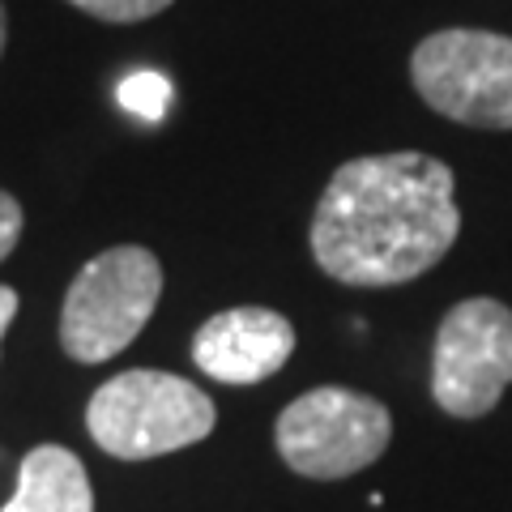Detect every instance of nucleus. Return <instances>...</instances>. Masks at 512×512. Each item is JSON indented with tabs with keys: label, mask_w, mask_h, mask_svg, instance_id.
Masks as SVG:
<instances>
[{
	"label": "nucleus",
	"mask_w": 512,
	"mask_h": 512,
	"mask_svg": "<svg viewBox=\"0 0 512 512\" xmlns=\"http://www.w3.org/2000/svg\"><path fill=\"white\" fill-rule=\"evenodd\" d=\"M0 512H94V491L82 457L60 444L30 448L18 474V491Z\"/></svg>",
	"instance_id": "6e6552de"
},
{
	"label": "nucleus",
	"mask_w": 512,
	"mask_h": 512,
	"mask_svg": "<svg viewBox=\"0 0 512 512\" xmlns=\"http://www.w3.org/2000/svg\"><path fill=\"white\" fill-rule=\"evenodd\" d=\"M282 461L303 478H350L384 457L393 440V419L376 397L320 384L295 397L274 427Z\"/></svg>",
	"instance_id": "20e7f679"
},
{
	"label": "nucleus",
	"mask_w": 512,
	"mask_h": 512,
	"mask_svg": "<svg viewBox=\"0 0 512 512\" xmlns=\"http://www.w3.org/2000/svg\"><path fill=\"white\" fill-rule=\"evenodd\" d=\"M13 316H18V291L0 286V338H5V329L13 325Z\"/></svg>",
	"instance_id": "f8f14e48"
},
{
	"label": "nucleus",
	"mask_w": 512,
	"mask_h": 512,
	"mask_svg": "<svg viewBox=\"0 0 512 512\" xmlns=\"http://www.w3.org/2000/svg\"><path fill=\"white\" fill-rule=\"evenodd\" d=\"M69 5L99 22H146L154 13H163L171 0H69Z\"/></svg>",
	"instance_id": "9d476101"
},
{
	"label": "nucleus",
	"mask_w": 512,
	"mask_h": 512,
	"mask_svg": "<svg viewBox=\"0 0 512 512\" xmlns=\"http://www.w3.org/2000/svg\"><path fill=\"white\" fill-rule=\"evenodd\" d=\"M423 103L470 128H512V39L495 30H436L410 56Z\"/></svg>",
	"instance_id": "39448f33"
},
{
	"label": "nucleus",
	"mask_w": 512,
	"mask_h": 512,
	"mask_svg": "<svg viewBox=\"0 0 512 512\" xmlns=\"http://www.w3.org/2000/svg\"><path fill=\"white\" fill-rule=\"evenodd\" d=\"M163 295V265L150 248L120 244L82 265L60 308L64 355L77 363H107L146 329Z\"/></svg>",
	"instance_id": "7ed1b4c3"
},
{
	"label": "nucleus",
	"mask_w": 512,
	"mask_h": 512,
	"mask_svg": "<svg viewBox=\"0 0 512 512\" xmlns=\"http://www.w3.org/2000/svg\"><path fill=\"white\" fill-rule=\"evenodd\" d=\"M295 355V325L274 308H227L192 338V363L222 384H256Z\"/></svg>",
	"instance_id": "0eeeda50"
},
{
	"label": "nucleus",
	"mask_w": 512,
	"mask_h": 512,
	"mask_svg": "<svg viewBox=\"0 0 512 512\" xmlns=\"http://www.w3.org/2000/svg\"><path fill=\"white\" fill-rule=\"evenodd\" d=\"M512 384V308L461 299L440 320L431 350V397L453 419H483Z\"/></svg>",
	"instance_id": "423d86ee"
},
{
	"label": "nucleus",
	"mask_w": 512,
	"mask_h": 512,
	"mask_svg": "<svg viewBox=\"0 0 512 512\" xmlns=\"http://www.w3.org/2000/svg\"><path fill=\"white\" fill-rule=\"evenodd\" d=\"M18 239H22V205L0 188V261L18 248Z\"/></svg>",
	"instance_id": "9b49d317"
},
{
	"label": "nucleus",
	"mask_w": 512,
	"mask_h": 512,
	"mask_svg": "<svg viewBox=\"0 0 512 512\" xmlns=\"http://www.w3.org/2000/svg\"><path fill=\"white\" fill-rule=\"evenodd\" d=\"M116 99H120L124 111H133L137 120L158 124L167 116V107H171V82L163 73H154V69H137V73H128L120 82Z\"/></svg>",
	"instance_id": "1a4fd4ad"
},
{
	"label": "nucleus",
	"mask_w": 512,
	"mask_h": 512,
	"mask_svg": "<svg viewBox=\"0 0 512 512\" xmlns=\"http://www.w3.org/2000/svg\"><path fill=\"white\" fill-rule=\"evenodd\" d=\"M214 402L192 380L133 367L111 376L86 406V431L120 461H150L205 440L214 431Z\"/></svg>",
	"instance_id": "f03ea898"
},
{
	"label": "nucleus",
	"mask_w": 512,
	"mask_h": 512,
	"mask_svg": "<svg viewBox=\"0 0 512 512\" xmlns=\"http://www.w3.org/2000/svg\"><path fill=\"white\" fill-rule=\"evenodd\" d=\"M461 231L453 171L427 154H367L333 171L312 218V256L342 286H402Z\"/></svg>",
	"instance_id": "f257e3e1"
},
{
	"label": "nucleus",
	"mask_w": 512,
	"mask_h": 512,
	"mask_svg": "<svg viewBox=\"0 0 512 512\" xmlns=\"http://www.w3.org/2000/svg\"><path fill=\"white\" fill-rule=\"evenodd\" d=\"M0 52H5V5H0Z\"/></svg>",
	"instance_id": "ddd939ff"
}]
</instances>
